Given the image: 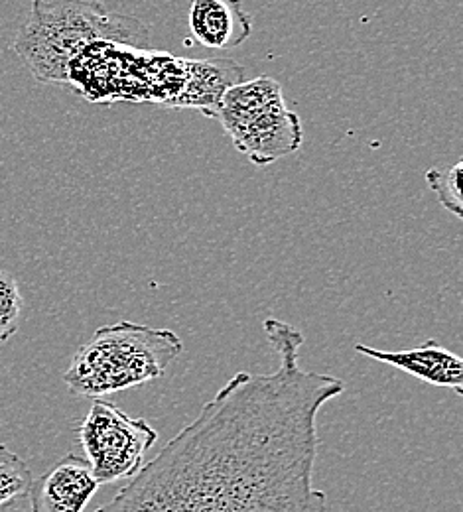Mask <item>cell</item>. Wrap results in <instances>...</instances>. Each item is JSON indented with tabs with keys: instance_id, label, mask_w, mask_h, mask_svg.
Returning <instances> with one entry per match:
<instances>
[{
	"instance_id": "1",
	"label": "cell",
	"mask_w": 463,
	"mask_h": 512,
	"mask_svg": "<svg viewBox=\"0 0 463 512\" xmlns=\"http://www.w3.org/2000/svg\"><path fill=\"white\" fill-rule=\"evenodd\" d=\"M263 329L276 369L237 373L95 512H326L318 416L345 383L300 365L298 327L268 318Z\"/></svg>"
},
{
	"instance_id": "2",
	"label": "cell",
	"mask_w": 463,
	"mask_h": 512,
	"mask_svg": "<svg viewBox=\"0 0 463 512\" xmlns=\"http://www.w3.org/2000/svg\"><path fill=\"white\" fill-rule=\"evenodd\" d=\"M148 34L144 22L97 0H34L12 48L38 81L67 83V67L91 44L144 48Z\"/></svg>"
},
{
	"instance_id": "3",
	"label": "cell",
	"mask_w": 463,
	"mask_h": 512,
	"mask_svg": "<svg viewBox=\"0 0 463 512\" xmlns=\"http://www.w3.org/2000/svg\"><path fill=\"white\" fill-rule=\"evenodd\" d=\"M182 351L172 329L133 321L103 325L75 351L64 383L77 396L103 398L160 379Z\"/></svg>"
},
{
	"instance_id": "4",
	"label": "cell",
	"mask_w": 463,
	"mask_h": 512,
	"mask_svg": "<svg viewBox=\"0 0 463 512\" xmlns=\"http://www.w3.org/2000/svg\"><path fill=\"white\" fill-rule=\"evenodd\" d=\"M215 121L255 166H268L302 148V119L290 111L274 77L261 75L229 87Z\"/></svg>"
},
{
	"instance_id": "5",
	"label": "cell",
	"mask_w": 463,
	"mask_h": 512,
	"mask_svg": "<svg viewBox=\"0 0 463 512\" xmlns=\"http://www.w3.org/2000/svg\"><path fill=\"white\" fill-rule=\"evenodd\" d=\"M79 442L99 485H111L133 479L142 469L158 432L144 418H133L117 404L95 398L79 426Z\"/></svg>"
},
{
	"instance_id": "6",
	"label": "cell",
	"mask_w": 463,
	"mask_h": 512,
	"mask_svg": "<svg viewBox=\"0 0 463 512\" xmlns=\"http://www.w3.org/2000/svg\"><path fill=\"white\" fill-rule=\"evenodd\" d=\"M85 457L69 453L50 471L32 481L28 497L32 512H85L99 491Z\"/></svg>"
},
{
	"instance_id": "7",
	"label": "cell",
	"mask_w": 463,
	"mask_h": 512,
	"mask_svg": "<svg viewBox=\"0 0 463 512\" xmlns=\"http://www.w3.org/2000/svg\"><path fill=\"white\" fill-rule=\"evenodd\" d=\"M355 351L369 359L395 367L422 383L452 388L458 396L463 394V359L458 353L440 345L436 339H428L416 347L400 351H383L357 343Z\"/></svg>"
},
{
	"instance_id": "8",
	"label": "cell",
	"mask_w": 463,
	"mask_h": 512,
	"mask_svg": "<svg viewBox=\"0 0 463 512\" xmlns=\"http://www.w3.org/2000/svg\"><path fill=\"white\" fill-rule=\"evenodd\" d=\"M188 24L194 40L209 50H233L253 32L241 0H190Z\"/></svg>"
},
{
	"instance_id": "9",
	"label": "cell",
	"mask_w": 463,
	"mask_h": 512,
	"mask_svg": "<svg viewBox=\"0 0 463 512\" xmlns=\"http://www.w3.org/2000/svg\"><path fill=\"white\" fill-rule=\"evenodd\" d=\"M186 71V83L170 107L194 109L211 119H215L225 91L243 81V67L235 60H182Z\"/></svg>"
},
{
	"instance_id": "10",
	"label": "cell",
	"mask_w": 463,
	"mask_h": 512,
	"mask_svg": "<svg viewBox=\"0 0 463 512\" xmlns=\"http://www.w3.org/2000/svg\"><path fill=\"white\" fill-rule=\"evenodd\" d=\"M28 463L12 449L0 444V512H10L18 501L28 497L32 485Z\"/></svg>"
},
{
	"instance_id": "11",
	"label": "cell",
	"mask_w": 463,
	"mask_h": 512,
	"mask_svg": "<svg viewBox=\"0 0 463 512\" xmlns=\"http://www.w3.org/2000/svg\"><path fill=\"white\" fill-rule=\"evenodd\" d=\"M463 162H456L448 170L430 168L426 172V182L430 190L436 193L440 205L448 209L456 219L463 217L462 180Z\"/></svg>"
},
{
	"instance_id": "12",
	"label": "cell",
	"mask_w": 463,
	"mask_h": 512,
	"mask_svg": "<svg viewBox=\"0 0 463 512\" xmlns=\"http://www.w3.org/2000/svg\"><path fill=\"white\" fill-rule=\"evenodd\" d=\"M24 300L14 276L0 270V345L6 343L20 327Z\"/></svg>"
}]
</instances>
